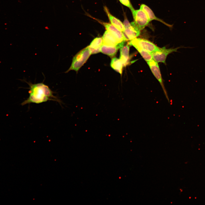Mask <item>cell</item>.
I'll use <instances>...</instances> for the list:
<instances>
[{
  "label": "cell",
  "mask_w": 205,
  "mask_h": 205,
  "mask_svg": "<svg viewBox=\"0 0 205 205\" xmlns=\"http://www.w3.org/2000/svg\"><path fill=\"white\" fill-rule=\"evenodd\" d=\"M134 22L141 30L144 28L149 23V21L145 12L140 9L135 10L134 9L131 11Z\"/></svg>",
  "instance_id": "obj_5"
},
{
  "label": "cell",
  "mask_w": 205,
  "mask_h": 205,
  "mask_svg": "<svg viewBox=\"0 0 205 205\" xmlns=\"http://www.w3.org/2000/svg\"><path fill=\"white\" fill-rule=\"evenodd\" d=\"M178 48L167 49L165 47L160 48L157 51L153 52L151 54L153 59L156 62L165 63L167 55L169 54L177 51Z\"/></svg>",
  "instance_id": "obj_6"
},
{
  "label": "cell",
  "mask_w": 205,
  "mask_h": 205,
  "mask_svg": "<svg viewBox=\"0 0 205 205\" xmlns=\"http://www.w3.org/2000/svg\"><path fill=\"white\" fill-rule=\"evenodd\" d=\"M102 44L109 46H119L121 48L123 46L124 42H120L110 32L106 30L102 37Z\"/></svg>",
  "instance_id": "obj_9"
},
{
  "label": "cell",
  "mask_w": 205,
  "mask_h": 205,
  "mask_svg": "<svg viewBox=\"0 0 205 205\" xmlns=\"http://www.w3.org/2000/svg\"><path fill=\"white\" fill-rule=\"evenodd\" d=\"M104 10L107 14L110 21L112 25L120 31L123 32L124 27L123 24L119 19L112 15L110 13L108 8L106 7H104Z\"/></svg>",
  "instance_id": "obj_10"
},
{
  "label": "cell",
  "mask_w": 205,
  "mask_h": 205,
  "mask_svg": "<svg viewBox=\"0 0 205 205\" xmlns=\"http://www.w3.org/2000/svg\"><path fill=\"white\" fill-rule=\"evenodd\" d=\"M102 38L99 37L95 38L88 46L91 54H95L101 52V47L102 44Z\"/></svg>",
  "instance_id": "obj_11"
},
{
  "label": "cell",
  "mask_w": 205,
  "mask_h": 205,
  "mask_svg": "<svg viewBox=\"0 0 205 205\" xmlns=\"http://www.w3.org/2000/svg\"><path fill=\"white\" fill-rule=\"evenodd\" d=\"M98 21H99L98 20ZM99 22L104 26L107 30L110 32L120 42H124L126 41L123 32L112 24L101 21H99Z\"/></svg>",
  "instance_id": "obj_8"
},
{
  "label": "cell",
  "mask_w": 205,
  "mask_h": 205,
  "mask_svg": "<svg viewBox=\"0 0 205 205\" xmlns=\"http://www.w3.org/2000/svg\"><path fill=\"white\" fill-rule=\"evenodd\" d=\"M121 47L119 46H112L102 44L101 47V52L110 57L115 55L118 50Z\"/></svg>",
  "instance_id": "obj_13"
},
{
  "label": "cell",
  "mask_w": 205,
  "mask_h": 205,
  "mask_svg": "<svg viewBox=\"0 0 205 205\" xmlns=\"http://www.w3.org/2000/svg\"><path fill=\"white\" fill-rule=\"evenodd\" d=\"M140 9L142 10L145 12L149 21L153 20H156L162 22L166 25L169 26H170L161 19L156 17L152 10L146 5L144 4H142L140 7Z\"/></svg>",
  "instance_id": "obj_14"
},
{
  "label": "cell",
  "mask_w": 205,
  "mask_h": 205,
  "mask_svg": "<svg viewBox=\"0 0 205 205\" xmlns=\"http://www.w3.org/2000/svg\"><path fill=\"white\" fill-rule=\"evenodd\" d=\"M133 46L137 50L144 59L147 62L153 59L151 53L137 46Z\"/></svg>",
  "instance_id": "obj_16"
},
{
  "label": "cell",
  "mask_w": 205,
  "mask_h": 205,
  "mask_svg": "<svg viewBox=\"0 0 205 205\" xmlns=\"http://www.w3.org/2000/svg\"><path fill=\"white\" fill-rule=\"evenodd\" d=\"M147 63L153 75L160 83L163 91L169 103L170 100L163 84L159 68L157 62L152 59L147 62Z\"/></svg>",
  "instance_id": "obj_7"
},
{
  "label": "cell",
  "mask_w": 205,
  "mask_h": 205,
  "mask_svg": "<svg viewBox=\"0 0 205 205\" xmlns=\"http://www.w3.org/2000/svg\"><path fill=\"white\" fill-rule=\"evenodd\" d=\"M123 24L124 30L123 33L126 41L132 40L140 35V30L134 22L130 23L127 19H125Z\"/></svg>",
  "instance_id": "obj_3"
},
{
  "label": "cell",
  "mask_w": 205,
  "mask_h": 205,
  "mask_svg": "<svg viewBox=\"0 0 205 205\" xmlns=\"http://www.w3.org/2000/svg\"><path fill=\"white\" fill-rule=\"evenodd\" d=\"M119 1L122 4L129 7L131 11L134 9L130 0H119Z\"/></svg>",
  "instance_id": "obj_17"
},
{
  "label": "cell",
  "mask_w": 205,
  "mask_h": 205,
  "mask_svg": "<svg viewBox=\"0 0 205 205\" xmlns=\"http://www.w3.org/2000/svg\"><path fill=\"white\" fill-rule=\"evenodd\" d=\"M29 85V97L21 103L22 106L31 103L40 104L48 101L60 102V101L53 95L54 92L48 86L43 83L33 84L24 81Z\"/></svg>",
  "instance_id": "obj_1"
},
{
  "label": "cell",
  "mask_w": 205,
  "mask_h": 205,
  "mask_svg": "<svg viewBox=\"0 0 205 205\" xmlns=\"http://www.w3.org/2000/svg\"><path fill=\"white\" fill-rule=\"evenodd\" d=\"M120 48V59L122 62L123 66L125 67L128 65L129 62V46L128 45H126L123 46Z\"/></svg>",
  "instance_id": "obj_12"
},
{
  "label": "cell",
  "mask_w": 205,
  "mask_h": 205,
  "mask_svg": "<svg viewBox=\"0 0 205 205\" xmlns=\"http://www.w3.org/2000/svg\"><path fill=\"white\" fill-rule=\"evenodd\" d=\"M110 65L114 70L121 74L122 72L123 65L120 59L116 58H112Z\"/></svg>",
  "instance_id": "obj_15"
},
{
  "label": "cell",
  "mask_w": 205,
  "mask_h": 205,
  "mask_svg": "<svg viewBox=\"0 0 205 205\" xmlns=\"http://www.w3.org/2000/svg\"><path fill=\"white\" fill-rule=\"evenodd\" d=\"M130 46H137L151 53L158 51L160 48L151 42L145 39L140 38H135L130 40L128 43Z\"/></svg>",
  "instance_id": "obj_4"
},
{
  "label": "cell",
  "mask_w": 205,
  "mask_h": 205,
  "mask_svg": "<svg viewBox=\"0 0 205 205\" xmlns=\"http://www.w3.org/2000/svg\"><path fill=\"white\" fill-rule=\"evenodd\" d=\"M91 54L88 46L79 51L73 57L70 67L65 73H67L71 70L77 72Z\"/></svg>",
  "instance_id": "obj_2"
}]
</instances>
